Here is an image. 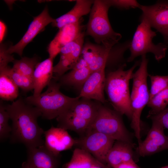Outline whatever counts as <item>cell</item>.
I'll return each mask as SVG.
<instances>
[{
    "mask_svg": "<svg viewBox=\"0 0 168 168\" xmlns=\"http://www.w3.org/2000/svg\"><path fill=\"white\" fill-rule=\"evenodd\" d=\"M12 122L10 141L24 144L27 149L44 145L42 135L45 131L38 125L37 119L42 116L37 107L20 98L11 104L5 105Z\"/></svg>",
    "mask_w": 168,
    "mask_h": 168,
    "instance_id": "6da1fadb",
    "label": "cell"
},
{
    "mask_svg": "<svg viewBox=\"0 0 168 168\" xmlns=\"http://www.w3.org/2000/svg\"><path fill=\"white\" fill-rule=\"evenodd\" d=\"M140 63V61H136L127 70H124L125 63L122 64L116 70L109 72L106 76L105 91L110 102L114 110L130 120L132 111L129 82L132 79L133 70Z\"/></svg>",
    "mask_w": 168,
    "mask_h": 168,
    "instance_id": "7a4b0ae2",
    "label": "cell"
},
{
    "mask_svg": "<svg viewBox=\"0 0 168 168\" xmlns=\"http://www.w3.org/2000/svg\"><path fill=\"white\" fill-rule=\"evenodd\" d=\"M111 7L108 0H94L86 26V35L91 36L96 44L113 48L122 36L115 32L110 23L108 11Z\"/></svg>",
    "mask_w": 168,
    "mask_h": 168,
    "instance_id": "3957f363",
    "label": "cell"
},
{
    "mask_svg": "<svg viewBox=\"0 0 168 168\" xmlns=\"http://www.w3.org/2000/svg\"><path fill=\"white\" fill-rule=\"evenodd\" d=\"M100 104L91 100L78 98L56 118L58 127L84 135L89 130Z\"/></svg>",
    "mask_w": 168,
    "mask_h": 168,
    "instance_id": "277c9868",
    "label": "cell"
},
{
    "mask_svg": "<svg viewBox=\"0 0 168 168\" xmlns=\"http://www.w3.org/2000/svg\"><path fill=\"white\" fill-rule=\"evenodd\" d=\"M148 60L146 55L142 56L139 67L133 73L132 77L133 84L130 95V101L132 114L131 125L138 143L141 140V114L145 106L150 99L147 79L148 76L147 70Z\"/></svg>",
    "mask_w": 168,
    "mask_h": 168,
    "instance_id": "5b68a950",
    "label": "cell"
},
{
    "mask_svg": "<svg viewBox=\"0 0 168 168\" xmlns=\"http://www.w3.org/2000/svg\"><path fill=\"white\" fill-rule=\"evenodd\" d=\"M56 80L55 78L52 79L46 91L39 96L32 95L24 99L26 102L40 111L42 117L49 120L56 118L79 98L71 97L62 93L60 90L61 85Z\"/></svg>",
    "mask_w": 168,
    "mask_h": 168,
    "instance_id": "8992f818",
    "label": "cell"
},
{
    "mask_svg": "<svg viewBox=\"0 0 168 168\" xmlns=\"http://www.w3.org/2000/svg\"><path fill=\"white\" fill-rule=\"evenodd\" d=\"M151 27L147 20L142 16L141 23L130 41L129 47L130 55L127 59V62H132L137 57L146 55L148 53H152L158 61L165 57L168 44H154L152 40L156 36V33L152 30Z\"/></svg>",
    "mask_w": 168,
    "mask_h": 168,
    "instance_id": "52a82bcc",
    "label": "cell"
},
{
    "mask_svg": "<svg viewBox=\"0 0 168 168\" xmlns=\"http://www.w3.org/2000/svg\"><path fill=\"white\" fill-rule=\"evenodd\" d=\"M121 115L115 110L100 104L88 132L96 131L115 141L124 142L134 146L131 135L126 128Z\"/></svg>",
    "mask_w": 168,
    "mask_h": 168,
    "instance_id": "ba28073f",
    "label": "cell"
},
{
    "mask_svg": "<svg viewBox=\"0 0 168 168\" xmlns=\"http://www.w3.org/2000/svg\"><path fill=\"white\" fill-rule=\"evenodd\" d=\"M75 140V145L78 147L87 152L105 165L107 155L115 141L105 135L94 130L88 132L81 138Z\"/></svg>",
    "mask_w": 168,
    "mask_h": 168,
    "instance_id": "9c48e42d",
    "label": "cell"
},
{
    "mask_svg": "<svg viewBox=\"0 0 168 168\" xmlns=\"http://www.w3.org/2000/svg\"><path fill=\"white\" fill-rule=\"evenodd\" d=\"M81 56L87 63L92 72L104 65L117 63V61L116 51L114 46L107 48L89 42L84 44Z\"/></svg>",
    "mask_w": 168,
    "mask_h": 168,
    "instance_id": "30bf717a",
    "label": "cell"
},
{
    "mask_svg": "<svg viewBox=\"0 0 168 168\" xmlns=\"http://www.w3.org/2000/svg\"><path fill=\"white\" fill-rule=\"evenodd\" d=\"M85 34L83 32L78 37L61 49L59 53V61L54 67L53 73L56 76L54 78H58L74 67L81 55Z\"/></svg>",
    "mask_w": 168,
    "mask_h": 168,
    "instance_id": "8fae6325",
    "label": "cell"
},
{
    "mask_svg": "<svg viewBox=\"0 0 168 168\" xmlns=\"http://www.w3.org/2000/svg\"><path fill=\"white\" fill-rule=\"evenodd\" d=\"M139 8L142 12V16L162 35L165 43L168 44V1H158L151 6L141 5Z\"/></svg>",
    "mask_w": 168,
    "mask_h": 168,
    "instance_id": "7c38bea8",
    "label": "cell"
},
{
    "mask_svg": "<svg viewBox=\"0 0 168 168\" xmlns=\"http://www.w3.org/2000/svg\"><path fill=\"white\" fill-rule=\"evenodd\" d=\"M152 127L146 138L138 144L137 150L139 155L144 156L168 149V136L164 133L165 129L159 123L152 121Z\"/></svg>",
    "mask_w": 168,
    "mask_h": 168,
    "instance_id": "4fadbf2b",
    "label": "cell"
},
{
    "mask_svg": "<svg viewBox=\"0 0 168 168\" xmlns=\"http://www.w3.org/2000/svg\"><path fill=\"white\" fill-rule=\"evenodd\" d=\"M54 20L49 15L48 7H46L40 14L34 17L27 31L18 42L7 48V52L10 54L16 53L21 57L25 47Z\"/></svg>",
    "mask_w": 168,
    "mask_h": 168,
    "instance_id": "5bb4252c",
    "label": "cell"
},
{
    "mask_svg": "<svg viewBox=\"0 0 168 168\" xmlns=\"http://www.w3.org/2000/svg\"><path fill=\"white\" fill-rule=\"evenodd\" d=\"M106 67L104 65L91 72L81 89L78 98L94 100L102 103L106 102L104 93Z\"/></svg>",
    "mask_w": 168,
    "mask_h": 168,
    "instance_id": "9a60e30c",
    "label": "cell"
},
{
    "mask_svg": "<svg viewBox=\"0 0 168 168\" xmlns=\"http://www.w3.org/2000/svg\"><path fill=\"white\" fill-rule=\"evenodd\" d=\"M80 20L67 25L59 31L49 45L48 51L49 58L54 59L64 46L76 39L83 32V26Z\"/></svg>",
    "mask_w": 168,
    "mask_h": 168,
    "instance_id": "2e32d148",
    "label": "cell"
},
{
    "mask_svg": "<svg viewBox=\"0 0 168 168\" xmlns=\"http://www.w3.org/2000/svg\"><path fill=\"white\" fill-rule=\"evenodd\" d=\"M44 146L54 155L59 156L62 151L71 148L75 143V140L66 130L52 126L44 133Z\"/></svg>",
    "mask_w": 168,
    "mask_h": 168,
    "instance_id": "e0dca14e",
    "label": "cell"
},
{
    "mask_svg": "<svg viewBox=\"0 0 168 168\" xmlns=\"http://www.w3.org/2000/svg\"><path fill=\"white\" fill-rule=\"evenodd\" d=\"M27 162L31 168H57L58 156L49 150L44 145L27 149Z\"/></svg>",
    "mask_w": 168,
    "mask_h": 168,
    "instance_id": "ac0fdd59",
    "label": "cell"
},
{
    "mask_svg": "<svg viewBox=\"0 0 168 168\" xmlns=\"http://www.w3.org/2000/svg\"><path fill=\"white\" fill-rule=\"evenodd\" d=\"M94 1L77 0L73 7L68 12L54 19L52 26L59 29L67 25L79 21L82 16L90 13Z\"/></svg>",
    "mask_w": 168,
    "mask_h": 168,
    "instance_id": "d6986e66",
    "label": "cell"
},
{
    "mask_svg": "<svg viewBox=\"0 0 168 168\" xmlns=\"http://www.w3.org/2000/svg\"><path fill=\"white\" fill-rule=\"evenodd\" d=\"M53 60L49 57L36 65L33 77V96H37L40 95L43 89L48 86L53 78Z\"/></svg>",
    "mask_w": 168,
    "mask_h": 168,
    "instance_id": "ffe728a7",
    "label": "cell"
},
{
    "mask_svg": "<svg viewBox=\"0 0 168 168\" xmlns=\"http://www.w3.org/2000/svg\"><path fill=\"white\" fill-rule=\"evenodd\" d=\"M133 147L128 143L116 141L107 155L106 164L114 168L122 163L133 160Z\"/></svg>",
    "mask_w": 168,
    "mask_h": 168,
    "instance_id": "44dd1931",
    "label": "cell"
},
{
    "mask_svg": "<svg viewBox=\"0 0 168 168\" xmlns=\"http://www.w3.org/2000/svg\"><path fill=\"white\" fill-rule=\"evenodd\" d=\"M95 166L102 168L109 167L100 162L87 152L77 147L73 151L70 160L64 168H91Z\"/></svg>",
    "mask_w": 168,
    "mask_h": 168,
    "instance_id": "7402d4cb",
    "label": "cell"
},
{
    "mask_svg": "<svg viewBox=\"0 0 168 168\" xmlns=\"http://www.w3.org/2000/svg\"><path fill=\"white\" fill-rule=\"evenodd\" d=\"M10 68L8 66L0 69V97L2 100L13 101L19 92L18 87L10 74Z\"/></svg>",
    "mask_w": 168,
    "mask_h": 168,
    "instance_id": "603a6c76",
    "label": "cell"
},
{
    "mask_svg": "<svg viewBox=\"0 0 168 168\" xmlns=\"http://www.w3.org/2000/svg\"><path fill=\"white\" fill-rule=\"evenodd\" d=\"M92 72L88 67L73 68L67 74L56 79H59L61 85L81 89L85 81Z\"/></svg>",
    "mask_w": 168,
    "mask_h": 168,
    "instance_id": "cb8c5ba5",
    "label": "cell"
},
{
    "mask_svg": "<svg viewBox=\"0 0 168 168\" xmlns=\"http://www.w3.org/2000/svg\"><path fill=\"white\" fill-rule=\"evenodd\" d=\"M147 105L151 109L147 118L165 110L168 105V87L149 100Z\"/></svg>",
    "mask_w": 168,
    "mask_h": 168,
    "instance_id": "d4e9b609",
    "label": "cell"
},
{
    "mask_svg": "<svg viewBox=\"0 0 168 168\" xmlns=\"http://www.w3.org/2000/svg\"><path fill=\"white\" fill-rule=\"evenodd\" d=\"M39 63L36 57L31 58L23 57L19 60L15 59L13 62L12 68L22 74L33 79L35 67Z\"/></svg>",
    "mask_w": 168,
    "mask_h": 168,
    "instance_id": "484cf974",
    "label": "cell"
},
{
    "mask_svg": "<svg viewBox=\"0 0 168 168\" xmlns=\"http://www.w3.org/2000/svg\"><path fill=\"white\" fill-rule=\"evenodd\" d=\"M9 73L13 80L18 88L25 92L33 90L34 83L32 78L22 74L12 68H10Z\"/></svg>",
    "mask_w": 168,
    "mask_h": 168,
    "instance_id": "4316f807",
    "label": "cell"
},
{
    "mask_svg": "<svg viewBox=\"0 0 168 168\" xmlns=\"http://www.w3.org/2000/svg\"><path fill=\"white\" fill-rule=\"evenodd\" d=\"M10 119L8 114L2 101L0 102V140L2 142L10 137L12 127L8 124Z\"/></svg>",
    "mask_w": 168,
    "mask_h": 168,
    "instance_id": "83f0119b",
    "label": "cell"
},
{
    "mask_svg": "<svg viewBox=\"0 0 168 168\" xmlns=\"http://www.w3.org/2000/svg\"><path fill=\"white\" fill-rule=\"evenodd\" d=\"M151 82L150 99L156 94L168 87V75H149Z\"/></svg>",
    "mask_w": 168,
    "mask_h": 168,
    "instance_id": "f1b7e54d",
    "label": "cell"
},
{
    "mask_svg": "<svg viewBox=\"0 0 168 168\" xmlns=\"http://www.w3.org/2000/svg\"><path fill=\"white\" fill-rule=\"evenodd\" d=\"M111 6L124 9L139 8L140 5L136 0H109Z\"/></svg>",
    "mask_w": 168,
    "mask_h": 168,
    "instance_id": "f546056e",
    "label": "cell"
},
{
    "mask_svg": "<svg viewBox=\"0 0 168 168\" xmlns=\"http://www.w3.org/2000/svg\"><path fill=\"white\" fill-rule=\"evenodd\" d=\"M7 48L4 44L0 46V69L8 66V64L11 62H13L15 60L11 54L7 52Z\"/></svg>",
    "mask_w": 168,
    "mask_h": 168,
    "instance_id": "4dcf8cb0",
    "label": "cell"
},
{
    "mask_svg": "<svg viewBox=\"0 0 168 168\" xmlns=\"http://www.w3.org/2000/svg\"><path fill=\"white\" fill-rule=\"evenodd\" d=\"M148 118L159 123L164 128L168 129V107L160 113Z\"/></svg>",
    "mask_w": 168,
    "mask_h": 168,
    "instance_id": "1f68e13d",
    "label": "cell"
},
{
    "mask_svg": "<svg viewBox=\"0 0 168 168\" xmlns=\"http://www.w3.org/2000/svg\"><path fill=\"white\" fill-rule=\"evenodd\" d=\"M114 168H141L134 162L133 160L122 163Z\"/></svg>",
    "mask_w": 168,
    "mask_h": 168,
    "instance_id": "d6a6232c",
    "label": "cell"
},
{
    "mask_svg": "<svg viewBox=\"0 0 168 168\" xmlns=\"http://www.w3.org/2000/svg\"><path fill=\"white\" fill-rule=\"evenodd\" d=\"M21 168H31L27 162H24L22 165Z\"/></svg>",
    "mask_w": 168,
    "mask_h": 168,
    "instance_id": "836d02e7",
    "label": "cell"
},
{
    "mask_svg": "<svg viewBox=\"0 0 168 168\" xmlns=\"http://www.w3.org/2000/svg\"><path fill=\"white\" fill-rule=\"evenodd\" d=\"M91 168H102L101 167L98 166H92Z\"/></svg>",
    "mask_w": 168,
    "mask_h": 168,
    "instance_id": "e575fe53",
    "label": "cell"
},
{
    "mask_svg": "<svg viewBox=\"0 0 168 168\" xmlns=\"http://www.w3.org/2000/svg\"><path fill=\"white\" fill-rule=\"evenodd\" d=\"M160 168H168V165L163 166L162 167H161Z\"/></svg>",
    "mask_w": 168,
    "mask_h": 168,
    "instance_id": "d590c367",
    "label": "cell"
},
{
    "mask_svg": "<svg viewBox=\"0 0 168 168\" xmlns=\"http://www.w3.org/2000/svg\"><path fill=\"white\" fill-rule=\"evenodd\" d=\"M108 168H110V167H109Z\"/></svg>",
    "mask_w": 168,
    "mask_h": 168,
    "instance_id": "8d00e7d4",
    "label": "cell"
}]
</instances>
